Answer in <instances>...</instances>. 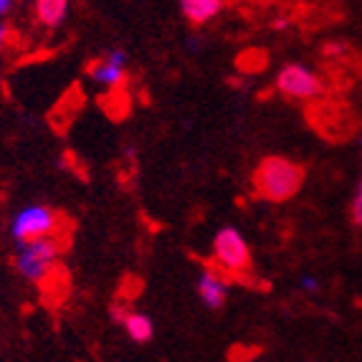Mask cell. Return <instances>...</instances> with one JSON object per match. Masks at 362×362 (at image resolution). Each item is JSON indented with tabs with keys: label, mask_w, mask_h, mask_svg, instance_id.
<instances>
[{
	"label": "cell",
	"mask_w": 362,
	"mask_h": 362,
	"mask_svg": "<svg viewBox=\"0 0 362 362\" xmlns=\"http://www.w3.org/2000/svg\"><path fill=\"white\" fill-rule=\"evenodd\" d=\"M61 243L56 235L46 238H33V241H18L16 254H13V266L25 279L28 284L43 286L49 284L51 276H56L61 261Z\"/></svg>",
	"instance_id": "6da1fadb"
},
{
	"label": "cell",
	"mask_w": 362,
	"mask_h": 362,
	"mask_svg": "<svg viewBox=\"0 0 362 362\" xmlns=\"http://www.w3.org/2000/svg\"><path fill=\"white\" fill-rule=\"evenodd\" d=\"M304 185V168L294 160H286V157H266L261 160L259 168L254 173V187L256 193L264 200H272V203H284L291 200L299 187Z\"/></svg>",
	"instance_id": "7a4b0ae2"
},
{
	"label": "cell",
	"mask_w": 362,
	"mask_h": 362,
	"mask_svg": "<svg viewBox=\"0 0 362 362\" xmlns=\"http://www.w3.org/2000/svg\"><path fill=\"white\" fill-rule=\"evenodd\" d=\"M61 230V216L49 206L30 203L21 208L11 221V235L13 241H33V238H46L56 235Z\"/></svg>",
	"instance_id": "3957f363"
},
{
	"label": "cell",
	"mask_w": 362,
	"mask_h": 362,
	"mask_svg": "<svg viewBox=\"0 0 362 362\" xmlns=\"http://www.w3.org/2000/svg\"><path fill=\"white\" fill-rule=\"evenodd\" d=\"M213 259L226 274L241 276L251 269V248L235 228H221L213 238Z\"/></svg>",
	"instance_id": "277c9868"
},
{
	"label": "cell",
	"mask_w": 362,
	"mask_h": 362,
	"mask_svg": "<svg viewBox=\"0 0 362 362\" xmlns=\"http://www.w3.org/2000/svg\"><path fill=\"white\" fill-rule=\"evenodd\" d=\"M276 89L294 102H312L325 94V78L304 64H289L279 71Z\"/></svg>",
	"instance_id": "5b68a950"
},
{
	"label": "cell",
	"mask_w": 362,
	"mask_h": 362,
	"mask_svg": "<svg viewBox=\"0 0 362 362\" xmlns=\"http://www.w3.org/2000/svg\"><path fill=\"white\" fill-rule=\"evenodd\" d=\"M127 51L122 49H112L102 56V59L91 61L89 64V78L97 86L104 89H122L124 81H127Z\"/></svg>",
	"instance_id": "8992f818"
},
{
	"label": "cell",
	"mask_w": 362,
	"mask_h": 362,
	"mask_svg": "<svg viewBox=\"0 0 362 362\" xmlns=\"http://www.w3.org/2000/svg\"><path fill=\"white\" fill-rule=\"evenodd\" d=\"M198 296L208 309H221L228 299V284L216 269H206L198 279Z\"/></svg>",
	"instance_id": "52a82bcc"
},
{
	"label": "cell",
	"mask_w": 362,
	"mask_h": 362,
	"mask_svg": "<svg viewBox=\"0 0 362 362\" xmlns=\"http://www.w3.org/2000/svg\"><path fill=\"white\" fill-rule=\"evenodd\" d=\"M228 0H180V11L193 25H208L223 13Z\"/></svg>",
	"instance_id": "ba28073f"
},
{
	"label": "cell",
	"mask_w": 362,
	"mask_h": 362,
	"mask_svg": "<svg viewBox=\"0 0 362 362\" xmlns=\"http://www.w3.org/2000/svg\"><path fill=\"white\" fill-rule=\"evenodd\" d=\"M71 0H33V16L43 28H59L69 16Z\"/></svg>",
	"instance_id": "9c48e42d"
},
{
	"label": "cell",
	"mask_w": 362,
	"mask_h": 362,
	"mask_svg": "<svg viewBox=\"0 0 362 362\" xmlns=\"http://www.w3.org/2000/svg\"><path fill=\"white\" fill-rule=\"evenodd\" d=\"M122 327H124L127 337L137 344H147L152 339V334H155V325L142 312H127V317L122 320Z\"/></svg>",
	"instance_id": "30bf717a"
},
{
	"label": "cell",
	"mask_w": 362,
	"mask_h": 362,
	"mask_svg": "<svg viewBox=\"0 0 362 362\" xmlns=\"http://www.w3.org/2000/svg\"><path fill=\"white\" fill-rule=\"evenodd\" d=\"M238 64H241V71H261L266 64V56L261 51H248L238 59Z\"/></svg>",
	"instance_id": "8fae6325"
},
{
	"label": "cell",
	"mask_w": 362,
	"mask_h": 362,
	"mask_svg": "<svg viewBox=\"0 0 362 362\" xmlns=\"http://www.w3.org/2000/svg\"><path fill=\"white\" fill-rule=\"evenodd\" d=\"M350 216H352V221H355V226H360V228H362V177H360V182H357V187H355V195H352Z\"/></svg>",
	"instance_id": "7c38bea8"
},
{
	"label": "cell",
	"mask_w": 362,
	"mask_h": 362,
	"mask_svg": "<svg viewBox=\"0 0 362 362\" xmlns=\"http://www.w3.org/2000/svg\"><path fill=\"white\" fill-rule=\"evenodd\" d=\"M16 6H18V0H0V23L16 11Z\"/></svg>",
	"instance_id": "4fadbf2b"
},
{
	"label": "cell",
	"mask_w": 362,
	"mask_h": 362,
	"mask_svg": "<svg viewBox=\"0 0 362 362\" xmlns=\"http://www.w3.org/2000/svg\"><path fill=\"white\" fill-rule=\"evenodd\" d=\"M8 43H11V28H8L6 23H0V59H3V54H6Z\"/></svg>",
	"instance_id": "5bb4252c"
},
{
	"label": "cell",
	"mask_w": 362,
	"mask_h": 362,
	"mask_svg": "<svg viewBox=\"0 0 362 362\" xmlns=\"http://www.w3.org/2000/svg\"><path fill=\"white\" fill-rule=\"evenodd\" d=\"M344 51H347V46H342V43H327L325 49H322V54L332 56V59H334V56H342Z\"/></svg>",
	"instance_id": "9a60e30c"
},
{
	"label": "cell",
	"mask_w": 362,
	"mask_h": 362,
	"mask_svg": "<svg viewBox=\"0 0 362 362\" xmlns=\"http://www.w3.org/2000/svg\"><path fill=\"white\" fill-rule=\"evenodd\" d=\"M127 312L129 309L124 307V304H115V307H112V317H115V322H119V325H122V320L127 317Z\"/></svg>",
	"instance_id": "2e32d148"
},
{
	"label": "cell",
	"mask_w": 362,
	"mask_h": 362,
	"mask_svg": "<svg viewBox=\"0 0 362 362\" xmlns=\"http://www.w3.org/2000/svg\"><path fill=\"white\" fill-rule=\"evenodd\" d=\"M317 286H320V281L314 276H304L302 279V289H307V291H317Z\"/></svg>",
	"instance_id": "e0dca14e"
},
{
	"label": "cell",
	"mask_w": 362,
	"mask_h": 362,
	"mask_svg": "<svg viewBox=\"0 0 362 362\" xmlns=\"http://www.w3.org/2000/svg\"><path fill=\"white\" fill-rule=\"evenodd\" d=\"M233 3H248V6H264V3H272V0H233Z\"/></svg>",
	"instance_id": "ac0fdd59"
}]
</instances>
